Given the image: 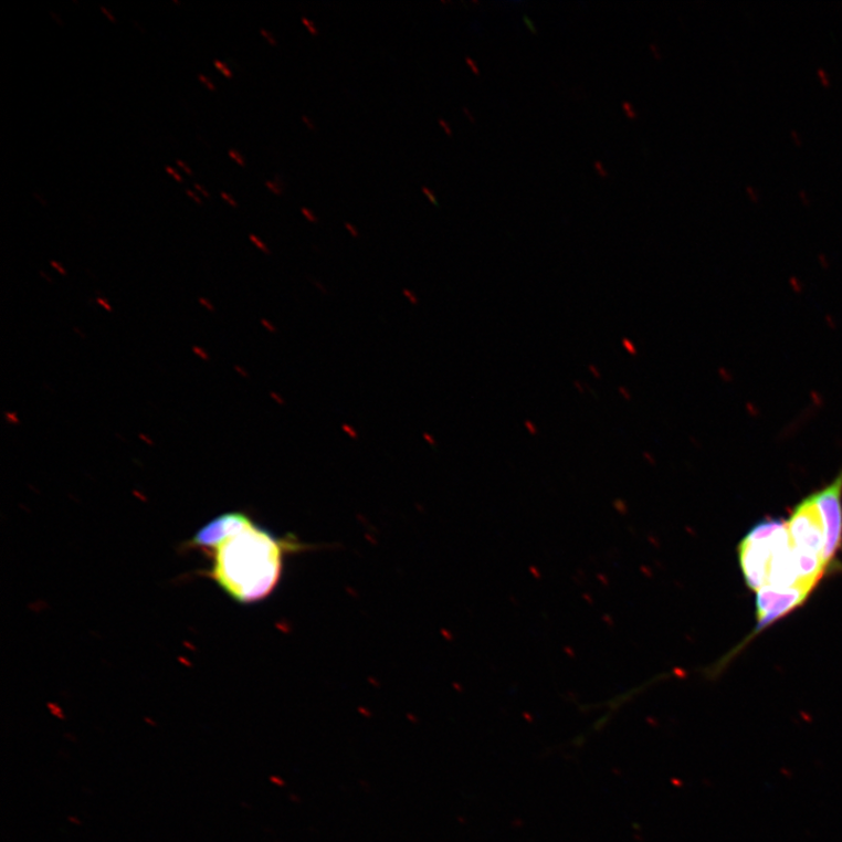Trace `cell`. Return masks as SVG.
<instances>
[{"label":"cell","instance_id":"obj_1","mask_svg":"<svg viewBox=\"0 0 842 842\" xmlns=\"http://www.w3.org/2000/svg\"><path fill=\"white\" fill-rule=\"evenodd\" d=\"M304 549L308 547L294 536H277L251 517L209 552L212 565L207 575L236 603L255 604L278 587L287 557Z\"/></svg>","mask_w":842,"mask_h":842},{"label":"cell","instance_id":"obj_2","mask_svg":"<svg viewBox=\"0 0 842 842\" xmlns=\"http://www.w3.org/2000/svg\"><path fill=\"white\" fill-rule=\"evenodd\" d=\"M788 529V520L766 519L755 526L738 547L739 565L748 587H767L772 556L778 540Z\"/></svg>","mask_w":842,"mask_h":842},{"label":"cell","instance_id":"obj_3","mask_svg":"<svg viewBox=\"0 0 842 842\" xmlns=\"http://www.w3.org/2000/svg\"><path fill=\"white\" fill-rule=\"evenodd\" d=\"M788 528L798 557L820 560L828 567L824 559L825 529L810 495L797 505L788 520Z\"/></svg>","mask_w":842,"mask_h":842},{"label":"cell","instance_id":"obj_4","mask_svg":"<svg viewBox=\"0 0 842 842\" xmlns=\"http://www.w3.org/2000/svg\"><path fill=\"white\" fill-rule=\"evenodd\" d=\"M810 496L823 520L827 536L824 559L828 567H832L842 548V470L831 484Z\"/></svg>","mask_w":842,"mask_h":842},{"label":"cell","instance_id":"obj_5","mask_svg":"<svg viewBox=\"0 0 842 842\" xmlns=\"http://www.w3.org/2000/svg\"><path fill=\"white\" fill-rule=\"evenodd\" d=\"M812 591L813 590L803 587L787 590L765 587L757 591L758 623L745 644L755 638V635L775 624L779 619L787 617L792 611L803 606Z\"/></svg>","mask_w":842,"mask_h":842},{"label":"cell","instance_id":"obj_6","mask_svg":"<svg viewBox=\"0 0 842 842\" xmlns=\"http://www.w3.org/2000/svg\"><path fill=\"white\" fill-rule=\"evenodd\" d=\"M251 517L242 512L219 515L200 528L189 540L188 548L212 551L229 536L242 528Z\"/></svg>","mask_w":842,"mask_h":842},{"label":"cell","instance_id":"obj_7","mask_svg":"<svg viewBox=\"0 0 842 842\" xmlns=\"http://www.w3.org/2000/svg\"><path fill=\"white\" fill-rule=\"evenodd\" d=\"M265 187L275 196H283L285 192L284 179L277 176L274 179L266 180Z\"/></svg>","mask_w":842,"mask_h":842},{"label":"cell","instance_id":"obj_8","mask_svg":"<svg viewBox=\"0 0 842 842\" xmlns=\"http://www.w3.org/2000/svg\"><path fill=\"white\" fill-rule=\"evenodd\" d=\"M249 238H250V242H251V243H252V244H253V245H254V246H255L257 250L262 251V252H263V253H265L266 255H270V254H271V250H270V249H269V246H267V245H266V244L263 242V240H262V239H260V238H259V236H256L255 234H250V236H249Z\"/></svg>","mask_w":842,"mask_h":842},{"label":"cell","instance_id":"obj_9","mask_svg":"<svg viewBox=\"0 0 842 842\" xmlns=\"http://www.w3.org/2000/svg\"><path fill=\"white\" fill-rule=\"evenodd\" d=\"M621 346H623L624 350L629 355H631V356H636L638 355V348H636V346L634 345V343H633V340L631 338L624 337L623 339H621Z\"/></svg>","mask_w":842,"mask_h":842},{"label":"cell","instance_id":"obj_10","mask_svg":"<svg viewBox=\"0 0 842 842\" xmlns=\"http://www.w3.org/2000/svg\"><path fill=\"white\" fill-rule=\"evenodd\" d=\"M301 23H303L305 25V28L308 30V32L312 35L316 36V35L319 34V30L316 27V24L313 22L312 19H309L307 17H303V18H301Z\"/></svg>","mask_w":842,"mask_h":842},{"label":"cell","instance_id":"obj_11","mask_svg":"<svg viewBox=\"0 0 842 842\" xmlns=\"http://www.w3.org/2000/svg\"><path fill=\"white\" fill-rule=\"evenodd\" d=\"M229 156L234 160V162L238 166L243 167V168L246 167V159H245V157L242 154H240L238 150L230 149L229 150Z\"/></svg>","mask_w":842,"mask_h":842},{"label":"cell","instance_id":"obj_12","mask_svg":"<svg viewBox=\"0 0 842 842\" xmlns=\"http://www.w3.org/2000/svg\"><path fill=\"white\" fill-rule=\"evenodd\" d=\"M213 64H214L215 69L219 72H222V74L224 76H227L228 78H232L233 77V72L230 70V67L225 63L220 62V60H214Z\"/></svg>","mask_w":842,"mask_h":842},{"label":"cell","instance_id":"obj_13","mask_svg":"<svg viewBox=\"0 0 842 842\" xmlns=\"http://www.w3.org/2000/svg\"><path fill=\"white\" fill-rule=\"evenodd\" d=\"M301 214H303L311 224L318 223V215H316V213L312 209L303 208L301 209Z\"/></svg>","mask_w":842,"mask_h":842},{"label":"cell","instance_id":"obj_14","mask_svg":"<svg viewBox=\"0 0 842 842\" xmlns=\"http://www.w3.org/2000/svg\"><path fill=\"white\" fill-rule=\"evenodd\" d=\"M260 34H262L265 38L266 42L271 46H273V48L277 46V44H278L277 43V39H276V36L271 31H269L266 29H260Z\"/></svg>","mask_w":842,"mask_h":842},{"label":"cell","instance_id":"obj_15","mask_svg":"<svg viewBox=\"0 0 842 842\" xmlns=\"http://www.w3.org/2000/svg\"><path fill=\"white\" fill-rule=\"evenodd\" d=\"M192 352H193V354H194V356H197L198 358H200V359H202V360H206V362H209V360H210V355H209V352H208V351H207L204 348H202V347H198V346H193V347H192Z\"/></svg>","mask_w":842,"mask_h":842},{"label":"cell","instance_id":"obj_16","mask_svg":"<svg viewBox=\"0 0 842 842\" xmlns=\"http://www.w3.org/2000/svg\"><path fill=\"white\" fill-rule=\"evenodd\" d=\"M421 192L424 193V196L429 199V202L431 204H433L434 207H439L438 198H436L435 193L433 192V190H431L428 187H423V188H421Z\"/></svg>","mask_w":842,"mask_h":842},{"label":"cell","instance_id":"obj_17","mask_svg":"<svg viewBox=\"0 0 842 842\" xmlns=\"http://www.w3.org/2000/svg\"><path fill=\"white\" fill-rule=\"evenodd\" d=\"M4 417H6V421H7L8 424L13 425V427H17V425L20 424V419H19V415L17 414V412L7 411L4 413Z\"/></svg>","mask_w":842,"mask_h":842},{"label":"cell","instance_id":"obj_18","mask_svg":"<svg viewBox=\"0 0 842 842\" xmlns=\"http://www.w3.org/2000/svg\"><path fill=\"white\" fill-rule=\"evenodd\" d=\"M198 304L200 306H202L203 308H206L207 311L211 312V313L215 312L214 306L212 305L211 301L209 298H207V297L200 296L198 298Z\"/></svg>","mask_w":842,"mask_h":842},{"label":"cell","instance_id":"obj_19","mask_svg":"<svg viewBox=\"0 0 842 842\" xmlns=\"http://www.w3.org/2000/svg\"><path fill=\"white\" fill-rule=\"evenodd\" d=\"M403 295L408 298L409 303L413 306L419 305V298L413 291L408 288L403 290Z\"/></svg>","mask_w":842,"mask_h":842},{"label":"cell","instance_id":"obj_20","mask_svg":"<svg viewBox=\"0 0 842 842\" xmlns=\"http://www.w3.org/2000/svg\"><path fill=\"white\" fill-rule=\"evenodd\" d=\"M199 82H202L210 91L214 92L217 91L215 85L211 82V80L204 75V74H198Z\"/></svg>","mask_w":842,"mask_h":842},{"label":"cell","instance_id":"obj_21","mask_svg":"<svg viewBox=\"0 0 842 842\" xmlns=\"http://www.w3.org/2000/svg\"><path fill=\"white\" fill-rule=\"evenodd\" d=\"M301 119H303L304 125L311 130L316 131V125L314 123V119L309 117L308 115L301 116Z\"/></svg>","mask_w":842,"mask_h":842},{"label":"cell","instance_id":"obj_22","mask_svg":"<svg viewBox=\"0 0 842 842\" xmlns=\"http://www.w3.org/2000/svg\"><path fill=\"white\" fill-rule=\"evenodd\" d=\"M438 124H439V126H440L441 128H443V129H444V131H445V134H446L448 136H450V137H451V136L453 135V131H452L451 125H450V123H448V122H446V119H444V118H439V119H438Z\"/></svg>","mask_w":842,"mask_h":842},{"label":"cell","instance_id":"obj_23","mask_svg":"<svg viewBox=\"0 0 842 842\" xmlns=\"http://www.w3.org/2000/svg\"><path fill=\"white\" fill-rule=\"evenodd\" d=\"M220 197H222L225 200V202L229 206H231L232 208H238L239 207V204H238L236 200L234 199V197H232L228 192H224V191L220 192Z\"/></svg>","mask_w":842,"mask_h":842},{"label":"cell","instance_id":"obj_24","mask_svg":"<svg viewBox=\"0 0 842 842\" xmlns=\"http://www.w3.org/2000/svg\"><path fill=\"white\" fill-rule=\"evenodd\" d=\"M618 393L620 394L621 398L627 400V402H631V400H632V393H631V391L628 388H625V387H619L618 388Z\"/></svg>","mask_w":842,"mask_h":842},{"label":"cell","instance_id":"obj_25","mask_svg":"<svg viewBox=\"0 0 842 842\" xmlns=\"http://www.w3.org/2000/svg\"><path fill=\"white\" fill-rule=\"evenodd\" d=\"M260 324H262L263 328H265L267 331L272 334L277 333V328L271 323L270 319L262 318V320H260Z\"/></svg>","mask_w":842,"mask_h":842},{"label":"cell","instance_id":"obj_26","mask_svg":"<svg viewBox=\"0 0 842 842\" xmlns=\"http://www.w3.org/2000/svg\"><path fill=\"white\" fill-rule=\"evenodd\" d=\"M96 303H97V305L99 307L104 308L105 311H107L109 313L113 312V308H112L110 304L108 303L107 298H105V297H97L96 298Z\"/></svg>","mask_w":842,"mask_h":842},{"label":"cell","instance_id":"obj_27","mask_svg":"<svg viewBox=\"0 0 842 842\" xmlns=\"http://www.w3.org/2000/svg\"><path fill=\"white\" fill-rule=\"evenodd\" d=\"M525 428H526V430L528 431L529 434H531V435H537L538 434V429H537L536 424L534 423V421L526 420L525 421Z\"/></svg>","mask_w":842,"mask_h":842},{"label":"cell","instance_id":"obj_28","mask_svg":"<svg viewBox=\"0 0 842 842\" xmlns=\"http://www.w3.org/2000/svg\"><path fill=\"white\" fill-rule=\"evenodd\" d=\"M343 431H344V432H345L347 435H349L351 439H356V440L358 439V432H357V431H356V429H354L351 425H349V424H344V425H343Z\"/></svg>","mask_w":842,"mask_h":842},{"label":"cell","instance_id":"obj_29","mask_svg":"<svg viewBox=\"0 0 842 842\" xmlns=\"http://www.w3.org/2000/svg\"><path fill=\"white\" fill-rule=\"evenodd\" d=\"M270 396H271V398L274 400V402L276 404H278V406H285L286 404L285 398L283 396H281L280 393L271 392Z\"/></svg>","mask_w":842,"mask_h":842},{"label":"cell","instance_id":"obj_30","mask_svg":"<svg viewBox=\"0 0 842 842\" xmlns=\"http://www.w3.org/2000/svg\"><path fill=\"white\" fill-rule=\"evenodd\" d=\"M51 266H52V267H53V269H54V270H55V271H56V272H57L60 275H63V276H66V275H67V271L65 270V267H64L63 265H60L59 263L54 262V260H52V262H51Z\"/></svg>","mask_w":842,"mask_h":842},{"label":"cell","instance_id":"obj_31","mask_svg":"<svg viewBox=\"0 0 842 842\" xmlns=\"http://www.w3.org/2000/svg\"><path fill=\"white\" fill-rule=\"evenodd\" d=\"M346 230L350 233L354 238H359V231L356 228V225H352L351 223H345Z\"/></svg>","mask_w":842,"mask_h":842},{"label":"cell","instance_id":"obj_32","mask_svg":"<svg viewBox=\"0 0 842 842\" xmlns=\"http://www.w3.org/2000/svg\"><path fill=\"white\" fill-rule=\"evenodd\" d=\"M166 170H167L168 173L173 176V178L177 180V182H180V183L183 182L182 176H180L173 168L166 167Z\"/></svg>","mask_w":842,"mask_h":842},{"label":"cell","instance_id":"obj_33","mask_svg":"<svg viewBox=\"0 0 842 842\" xmlns=\"http://www.w3.org/2000/svg\"><path fill=\"white\" fill-rule=\"evenodd\" d=\"M466 63L475 75H480L478 67L474 63V60L470 56L466 57Z\"/></svg>","mask_w":842,"mask_h":842},{"label":"cell","instance_id":"obj_34","mask_svg":"<svg viewBox=\"0 0 842 842\" xmlns=\"http://www.w3.org/2000/svg\"><path fill=\"white\" fill-rule=\"evenodd\" d=\"M423 439H424V440L427 441V443H428V444H430L431 446H435V444H436V440H435V438H434V436H433L431 433H429V432H424V433H423Z\"/></svg>","mask_w":842,"mask_h":842},{"label":"cell","instance_id":"obj_35","mask_svg":"<svg viewBox=\"0 0 842 842\" xmlns=\"http://www.w3.org/2000/svg\"><path fill=\"white\" fill-rule=\"evenodd\" d=\"M234 370H235V372H236L239 376H242V377H244V378H249V377H250V373H249V371H248V370H246L244 367H242V366H235V367H234Z\"/></svg>","mask_w":842,"mask_h":842},{"label":"cell","instance_id":"obj_36","mask_svg":"<svg viewBox=\"0 0 842 842\" xmlns=\"http://www.w3.org/2000/svg\"><path fill=\"white\" fill-rule=\"evenodd\" d=\"M589 371H590V373L592 375L593 378H596V379L601 378V372H600V370H599V368L597 366L590 365L589 366Z\"/></svg>","mask_w":842,"mask_h":842},{"label":"cell","instance_id":"obj_37","mask_svg":"<svg viewBox=\"0 0 842 842\" xmlns=\"http://www.w3.org/2000/svg\"><path fill=\"white\" fill-rule=\"evenodd\" d=\"M138 438H139V440H143L145 444L150 445V446L154 445V441H152V439L149 435H147L145 433H139Z\"/></svg>","mask_w":842,"mask_h":842},{"label":"cell","instance_id":"obj_38","mask_svg":"<svg viewBox=\"0 0 842 842\" xmlns=\"http://www.w3.org/2000/svg\"><path fill=\"white\" fill-rule=\"evenodd\" d=\"M187 194H188V196H189V197H190L192 200H194V202H196L197 204H199V206H203V200H202V199H200V197H198V196H197L194 192H192L191 190H187Z\"/></svg>","mask_w":842,"mask_h":842},{"label":"cell","instance_id":"obj_39","mask_svg":"<svg viewBox=\"0 0 842 842\" xmlns=\"http://www.w3.org/2000/svg\"><path fill=\"white\" fill-rule=\"evenodd\" d=\"M99 10H102L103 13H105L108 17L110 22L116 23L115 15L106 7L102 6V7H99Z\"/></svg>","mask_w":842,"mask_h":842},{"label":"cell","instance_id":"obj_40","mask_svg":"<svg viewBox=\"0 0 842 842\" xmlns=\"http://www.w3.org/2000/svg\"><path fill=\"white\" fill-rule=\"evenodd\" d=\"M178 167L182 168L187 173L192 175V170L183 162V160L177 159Z\"/></svg>","mask_w":842,"mask_h":842},{"label":"cell","instance_id":"obj_41","mask_svg":"<svg viewBox=\"0 0 842 842\" xmlns=\"http://www.w3.org/2000/svg\"><path fill=\"white\" fill-rule=\"evenodd\" d=\"M573 387H575V389H576V390H577L579 393H585V392H586L585 386H583V385H581V383L579 382V380H575V382H573Z\"/></svg>","mask_w":842,"mask_h":842},{"label":"cell","instance_id":"obj_42","mask_svg":"<svg viewBox=\"0 0 842 842\" xmlns=\"http://www.w3.org/2000/svg\"><path fill=\"white\" fill-rule=\"evenodd\" d=\"M193 187H194V188H196V190H198L199 192H202V193H203V194H204L207 198H210V197H211V196H210V193H209V191H208L207 189H204V187H202V186H200V185H198V183H194V185H193Z\"/></svg>","mask_w":842,"mask_h":842},{"label":"cell","instance_id":"obj_43","mask_svg":"<svg viewBox=\"0 0 842 842\" xmlns=\"http://www.w3.org/2000/svg\"><path fill=\"white\" fill-rule=\"evenodd\" d=\"M51 15L55 20V22H57L59 25H62V27L65 25V23L62 20V17H60L59 14H55V12L53 11H51Z\"/></svg>","mask_w":842,"mask_h":842},{"label":"cell","instance_id":"obj_44","mask_svg":"<svg viewBox=\"0 0 842 842\" xmlns=\"http://www.w3.org/2000/svg\"><path fill=\"white\" fill-rule=\"evenodd\" d=\"M33 196H34V198L36 200H39L40 204H42V206H48L49 204V203H46V200L43 199L42 194L34 192Z\"/></svg>","mask_w":842,"mask_h":842},{"label":"cell","instance_id":"obj_45","mask_svg":"<svg viewBox=\"0 0 842 842\" xmlns=\"http://www.w3.org/2000/svg\"><path fill=\"white\" fill-rule=\"evenodd\" d=\"M643 455H644L645 460L649 461L650 464H652V465L655 464V459L653 457V455L650 452H644Z\"/></svg>","mask_w":842,"mask_h":842},{"label":"cell","instance_id":"obj_46","mask_svg":"<svg viewBox=\"0 0 842 842\" xmlns=\"http://www.w3.org/2000/svg\"><path fill=\"white\" fill-rule=\"evenodd\" d=\"M463 112H464V113H465V115H466V116H467V117L471 119V123H472V124H474V122H475V118L473 117V115H472L471 110H470V109H467V108H463Z\"/></svg>","mask_w":842,"mask_h":842},{"label":"cell","instance_id":"obj_47","mask_svg":"<svg viewBox=\"0 0 842 842\" xmlns=\"http://www.w3.org/2000/svg\"><path fill=\"white\" fill-rule=\"evenodd\" d=\"M525 22L531 30V32H536L535 25L530 22V19L528 17H525Z\"/></svg>","mask_w":842,"mask_h":842},{"label":"cell","instance_id":"obj_48","mask_svg":"<svg viewBox=\"0 0 842 842\" xmlns=\"http://www.w3.org/2000/svg\"><path fill=\"white\" fill-rule=\"evenodd\" d=\"M40 275L44 276L46 280L50 281V283H52V278L49 275H46L43 271L40 272Z\"/></svg>","mask_w":842,"mask_h":842},{"label":"cell","instance_id":"obj_49","mask_svg":"<svg viewBox=\"0 0 842 842\" xmlns=\"http://www.w3.org/2000/svg\"><path fill=\"white\" fill-rule=\"evenodd\" d=\"M70 820L73 821V823L80 824V821L77 819L70 818Z\"/></svg>","mask_w":842,"mask_h":842}]
</instances>
